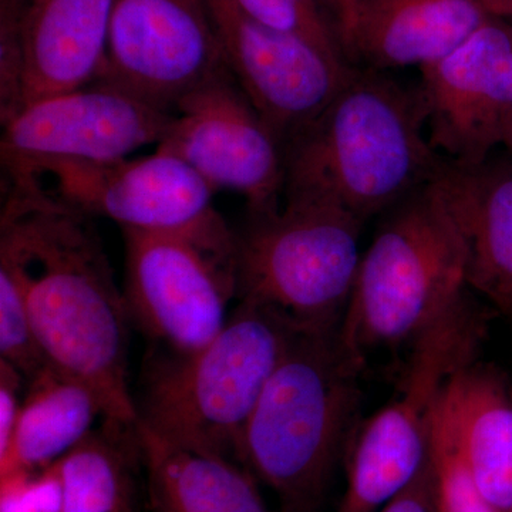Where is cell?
<instances>
[{
	"mask_svg": "<svg viewBox=\"0 0 512 512\" xmlns=\"http://www.w3.org/2000/svg\"><path fill=\"white\" fill-rule=\"evenodd\" d=\"M0 268L18 282L46 365L89 384L104 419L136 426L128 315L93 218L5 183Z\"/></svg>",
	"mask_w": 512,
	"mask_h": 512,
	"instance_id": "6da1fadb",
	"label": "cell"
},
{
	"mask_svg": "<svg viewBox=\"0 0 512 512\" xmlns=\"http://www.w3.org/2000/svg\"><path fill=\"white\" fill-rule=\"evenodd\" d=\"M284 200L319 202L366 222L429 185L444 158L419 90L356 69L322 113L284 144Z\"/></svg>",
	"mask_w": 512,
	"mask_h": 512,
	"instance_id": "7a4b0ae2",
	"label": "cell"
},
{
	"mask_svg": "<svg viewBox=\"0 0 512 512\" xmlns=\"http://www.w3.org/2000/svg\"><path fill=\"white\" fill-rule=\"evenodd\" d=\"M366 357L335 329H299L266 383L237 463L282 512H319L359 424Z\"/></svg>",
	"mask_w": 512,
	"mask_h": 512,
	"instance_id": "3957f363",
	"label": "cell"
},
{
	"mask_svg": "<svg viewBox=\"0 0 512 512\" xmlns=\"http://www.w3.org/2000/svg\"><path fill=\"white\" fill-rule=\"evenodd\" d=\"M299 329L278 309L239 301L204 348L153 369L138 429L237 461L249 417Z\"/></svg>",
	"mask_w": 512,
	"mask_h": 512,
	"instance_id": "277c9868",
	"label": "cell"
},
{
	"mask_svg": "<svg viewBox=\"0 0 512 512\" xmlns=\"http://www.w3.org/2000/svg\"><path fill=\"white\" fill-rule=\"evenodd\" d=\"M467 242L431 183L393 208L362 255L340 333L359 355L412 346L467 295Z\"/></svg>",
	"mask_w": 512,
	"mask_h": 512,
	"instance_id": "5b68a950",
	"label": "cell"
},
{
	"mask_svg": "<svg viewBox=\"0 0 512 512\" xmlns=\"http://www.w3.org/2000/svg\"><path fill=\"white\" fill-rule=\"evenodd\" d=\"M363 224L311 201L249 214L237 234V298L278 309L301 329L338 328L362 261Z\"/></svg>",
	"mask_w": 512,
	"mask_h": 512,
	"instance_id": "8992f818",
	"label": "cell"
},
{
	"mask_svg": "<svg viewBox=\"0 0 512 512\" xmlns=\"http://www.w3.org/2000/svg\"><path fill=\"white\" fill-rule=\"evenodd\" d=\"M6 183L19 185L87 217L121 229L184 235L237 258V234L214 205V188L180 158L154 151L106 163L12 158L2 160Z\"/></svg>",
	"mask_w": 512,
	"mask_h": 512,
	"instance_id": "52a82bcc",
	"label": "cell"
},
{
	"mask_svg": "<svg viewBox=\"0 0 512 512\" xmlns=\"http://www.w3.org/2000/svg\"><path fill=\"white\" fill-rule=\"evenodd\" d=\"M484 312L467 295L412 345L394 399L357 427L345 456L338 512H379L402 493L431 456L434 412L451 376L477 359Z\"/></svg>",
	"mask_w": 512,
	"mask_h": 512,
	"instance_id": "ba28073f",
	"label": "cell"
},
{
	"mask_svg": "<svg viewBox=\"0 0 512 512\" xmlns=\"http://www.w3.org/2000/svg\"><path fill=\"white\" fill-rule=\"evenodd\" d=\"M128 315L177 355L204 348L238 296L237 258L184 235L123 228Z\"/></svg>",
	"mask_w": 512,
	"mask_h": 512,
	"instance_id": "9c48e42d",
	"label": "cell"
},
{
	"mask_svg": "<svg viewBox=\"0 0 512 512\" xmlns=\"http://www.w3.org/2000/svg\"><path fill=\"white\" fill-rule=\"evenodd\" d=\"M156 151L183 160L215 191L241 195L249 214L284 204V144L229 70L178 101Z\"/></svg>",
	"mask_w": 512,
	"mask_h": 512,
	"instance_id": "30bf717a",
	"label": "cell"
},
{
	"mask_svg": "<svg viewBox=\"0 0 512 512\" xmlns=\"http://www.w3.org/2000/svg\"><path fill=\"white\" fill-rule=\"evenodd\" d=\"M417 87L434 150L457 165L490 160L512 140V26L488 18Z\"/></svg>",
	"mask_w": 512,
	"mask_h": 512,
	"instance_id": "8fae6325",
	"label": "cell"
},
{
	"mask_svg": "<svg viewBox=\"0 0 512 512\" xmlns=\"http://www.w3.org/2000/svg\"><path fill=\"white\" fill-rule=\"evenodd\" d=\"M225 70L204 0H113L99 80L174 113L178 101Z\"/></svg>",
	"mask_w": 512,
	"mask_h": 512,
	"instance_id": "7c38bea8",
	"label": "cell"
},
{
	"mask_svg": "<svg viewBox=\"0 0 512 512\" xmlns=\"http://www.w3.org/2000/svg\"><path fill=\"white\" fill-rule=\"evenodd\" d=\"M204 2L229 72L282 144L322 113L356 69L256 22L235 0Z\"/></svg>",
	"mask_w": 512,
	"mask_h": 512,
	"instance_id": "4fadbf2b",
	"label": "cell"
},
{
	"mask_svg": "<svg viewBox=\"0 0 512 512\" xmlns=\"http://www.w3.org/2000/svg\"><path fill=\"white\" fill-rule=\"evenodd\" d=\"M174 113L97 80L23 107L2 123L0 154L12 158L106 163L130 157L141 147L158 146Z\"/></svg>",
	"mask_w": 512,
	"mask_h": 512,
	"instance_id": "5bb4252c",
	"label": "cell"
},
{
	"mask_svg": "<svg viewBox=\"0 0 512 512\" xmlns=\"http://www.w3.org/2000/svg\"><path fill=\"white\" fill-rule=\"evenodd\" d=\"M111 5L113 0H30L19 26L20 110L103 76Z\"/></svg>",
	"mask_w": 512,
	"mask_h": 512,
	"instance_id": "9a60e30c",
	"label": "cell"
},
{
	"mask_svg": "<svg viewBox=\"0 0 512 512\" xmlns=\"http://www.w3.org/2000/svg\"><path fill=\"white\" fill-rule=\"evenodd\" d=\"M467 242L468 289L512 318V164L444 160L431 181Z\"/></svg>",
	"mask_w": 512,
	"mask_h": 512,
	"instance_id": "2e32d148",
	"label": "cell"
},
{
	"mask_svg": "<svg viewBox=\"0 0 512 512\" xmlns=\"http://www.w3.org/2000/svg\"><path fill=\"white\" fill-rule=\"evenodd\" d=\"M488 18L480 0H362L349 56L379 72L421 69L457 49Z\"/></svg>",
	"mask_w": 512,
	"mask_h": 512,
	"instance_id": "e0dca14e",
	"label": "cell"
},
{
	"mask_svg": "<svg viewBox=\"0 0 512 512\" xmlns=\"http://www.w3.org/2000/svg\"><path fill=\"white\" fill-rule=\"evenodd\" d=\"M468 471L494 512H512V384L473 360L443 390Z\"/></svg>",
	"mask_w": 512,
	"mask_h": 512,
	"instance_id": "ac0fdd59",
	"label": "cell"
},
{
	"mask_svg": "<svg viewBox=\"0 0 512 512\" xmlns=\"http://www.w3.org/2000/svg\"><path fill=\"white\" fill-rule=\"evenodd\" d=\"M137 429L153 512H269L256 478L232 458Z\"/></svg>",
	"mask_w": 512,
	"mask_h": 512,
	"instance_id": "d6986e66",
	"label": "cell"
},
{
	"mask_svg": "<svg viewBox=\"0 0 512 512\" xmlns=\"http://www.w3.org/2000/svg\"><path fill=\"white\" fill-rule=\"evenodd\" d=\"M26 387L12 446L0 458V478L53 466L92 433L97 417H104L92 387L56 367L43 366Z\"/></svg>",
	"mask_w": 512,
	"mask_h": 512,
	"instance_id": "ffe728a7",
	"label": "cell"
},
{
	"mask_svg": "<svg viewBox=\"0 0 512 512\" xmlns=\"http://www.w3.org/2000/svg\"><path fill=\"white\" fill-rule=\"evenodd\" d=\"M137 461L141 450L136 426L104 419L55 463L62 512H136Z\"/></svg>",
	"mask_w": 512,
	"mask_h": 512,
	"instance_id": "44dd1931",
	"label": "cell"
},
{
	"mask_svg": "<svg viewBox=\"0 0 512 512\" xmlns=\"http://www.w3.org/2000/svg\"><path fill=\"white\" fill-rule=\"evenodd\" d=\"M235 3L256 22L311 43L335 62L356 66L350 60L338 23L322 0H235Z\"/></svg>",
	"mask_w": 512,
	"mask_h": 512,
	"instance_id": "7402d4cb",
	"label": "cell"
},
{
	"mask_svg": "<svg viewBox=\"0 0 512 512\" xmlns=\"http://www.w3.org/2000/svg\"><path fill=\"white\" fill-rule=\"evenodd\" d=\"M431 451L439 478L441 512H494L468 471L456 423L443 392L434 412Z\"/></svg>",
	"mask_w": 512,
	"mask_h": 512,
	"instance_id": "603a6c76",
	"label": "cell"
},
{
	"mask_svg": "<svg viewBox=\"0 0 512 512\" xmlns=\"http://www.w3.org/2000/svg\"><path fill=\"white\" fill-rule=\"evenodd\" d=\"M0 360L18 369L26 382L46 365L18 282L3 268H0Z\"/></svg>",
	"mask_w": 512,
	"mask_h": 512,
	"instance_id": "cb8c5ba5",
	"label": "cell"
},
{
	"mask_svg": "<svg viewBox=\"0 0 512 512\" xmlns=\"http://www.w3.org/2000/svg\"><path fill=\"white\" fill-rule=\"evenodd\" d=\"M0 512H62L55 464L35 473L0 478Z\"/></svg>",
	"mask_w": 512,
	"mask_h": 512,
	"instance_id": "d4e9b609",
	"label": "cell"
},
{
	"mask_svg": "<svg viewBox=\"0 0 512 512\" xmlns=\"http://www.w3.org/2000/svg\"><path fill=\"white\" fill-rule=\"evenodd\" d=\"M379 512H441L439 478L433 451L419 476L392 498Z\"/></svg>",
	"mask_w": 512,
	"mask_h": 512,
	"instance_id": "484cf974",
	"label": "cell"
},
{
	"mask_svg": "<svg viewBox=\"0 0 512 512\" xmlns=\"http://www.w3.org/2000/svg\"><path fill=\"white\" fill-rule=\"evenodd\" d=\"M25 377L5 360H0V458L8 454L22 409Z\"/></svg>",
	"mask_w": 512,
	"mask_h": 512,
	"instance_id": "4316f807",
	"label": "cell"
},
{
	"mask_svg": "<svg viewBox=\"0 0 512 512\" xmlns=\"http://www.w3.org/2000/svg\"><path fill=\"white\" fill-rule=\"evenodd\" d=\"M322 3L338 23L343 43H345L346 50H348L350 36H352L353 29H355L362 0H322Z\"/></svg>",
	"mask_w": 512,
	"mask_h": 512,
	"instance_id": "83f0119b",
	"label": "cell"
},
{
	"mask_svg": "<svg viewBox=\"0 0 512 512\" xmlns=\"http://www.w3.org/2000/svg\"><path fill=\"white\" fill-rule=\"evenodd\" d=\"M30 0H0V36H19V26Z\"/></svg>",
	"mask_w": 512,
	"mask_h": 512,
	"instance_id": "f1b7e54d",
	"label": "cell"
},
{
	"mask_svg": "<svg viewBox=\"0 0 512 512\" xmlns=\"http://www.w3.org/2000/svg\"><path fill=\"white\" fill-rule=\"evenodd\" d=\"M480 2L488 16L512 26V0H480Z\"/></svg>",
	"mask_w": 512,
	"mask_h": 512,
	"instance_id": "f546056e",
	"label": "cell"
},
{
	"mask_svg": "<svg viewBox=\"0 0 512 512\" xmlns=\"http://www.w3.org/2000/svg\"><path fill=\"white\" fill-rule=\"evenodd\" d=\"M505 150H507L508 158H510L511 164H512V140L510 143L507 144V147H505Z\"/></svg>",
	"mask_w": 512,
	"mask_h": 512,
	"instance_id": "4dcf8cb0",
	"label": "cell"
}]
</instances>
